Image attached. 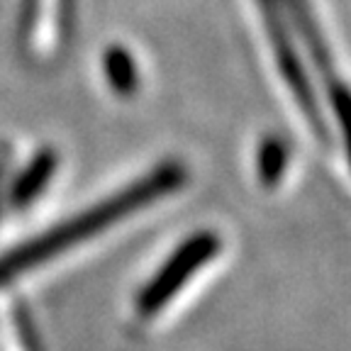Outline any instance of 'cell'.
<instances>
[{"instance_id": "cell-1", "label": "cell", "mask_w": 351, "mask_h": 351, "mask_svg": "<svg viewBox=\"0 0 351 351\" xmlns=\"http://www.w3.org/2000/svg\"><path fill=\"white\" fill-rule=\"evenodd\" d=\"M188 183V169L181 161H164L144 173L139 181H132L122 191L112 193L108 200L83 210L73 219H66L64 225L51 227L42 237L25 241L5 256H0V285H8L17 276L27 274L34 266L61 256L66 249L93 239L95 234L110 230L122 219L132 217L139 210L149 208L156 200H164L171 193H178Z\"/></svg>"}, {"instance_id": "cell-2", "label": "cell", "mask_w": 351, "mask_h": 351, "mask_svg": "<svg viewBox=\"0 0 351 351\" xmlns=\"http://www.w3.org/2000/svg\"><path fill=\"white\" fill-rule=\"evenodd\" d=\"M222 249V239L217 232H195L188 239L181 241V247L176 249L164 261L156 274L149 278V283L139 291L137 298V313L139 317H154L159 315L178 293L183 285L193 278L200 269H205L213 258H217Z\"/></svg>"}, {"instance_id": "cell-3", "label": "cell", "mask_w": 351, "mask_h": 351, "mask_svg": "<svg viewBox=\"0 0 351 351\" xmlns=\"http://www.w3.org/2000/svg\"><path fill=\"white\" fill-rule=\"evenodd\" d=\"M56 166H59V156L51 149H42L27 164V169L22 171V176L15 181L10 191V200L15 208H27L29 203H34L42 191L49 186L51 176H54Z\"/></svg>"}, {"instance_id": "cell-4", "label": "cell", "mask_w": 351, "mask_h": 351, "mask_svg": "<svg viewBox=\"0 0 351 351\" xmlns=\"http://www.w3.org/2000/svg\"><path fill=\"white\" fill-rule=\"evenodd\" d=\"M288 164V149L278 137L263 139L256 154V169L263 186H276Z\"/></svg>"}, {"instance_id": "cell-5", "label": "cell", "mask_w": 351, "mask_h": 351, "mask_svg": "<svg viewBox=\"0 0 351 351\" xmlns=\"http://www.w3.org/2000/svg\"><path fill=\"white\" fill-rule=\"evenodd\" d=\"M105 71H108L110 86L115 88L117 93H132L137 86V71L134 64L122 49H110L105 56Z\"/></svg>"}, {"instance_id": "cell-6", "label": "cell", "mask_w": 351, "mask_h": 351, "mask_svg": "<svg viewBox=\"0 0 351 351\" xmlns=\"http://www.w3.org/2000/svg\"><path fill=\"white\" fill-rule=\"evenodd\" d=\"M332 108H335V115H337V125H339L341 132V142H344L346 149V159H349L351 166V90L341 83H335L332 90Z\"/></svg>"}, {"instance_id": "cell-7", "label": "cell", "mask_w": 351, "mask_h": 351, "mask_svg": "<svg viewBox=\"0 0 351 351\" xmlns=\"http://www.w3.org/2000/svg\"><path fill=\"white\" fill-rule=\"evenodd\" d=\"M3 173H5V159H0V183H3Z\"/></svg>"}]
</instances>
